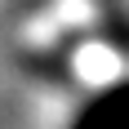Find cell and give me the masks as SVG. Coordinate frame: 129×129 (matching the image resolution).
<instances>
[{
    "mask_svg": "<svg viewBox=\"0 0 129 129\" xmlns=\"http://www.w3.org/2000/svg\"><path fill=\"white\" fill-rule=\"evenodd\" d=\"M76 129H129V80L98 93L85 107V116L76 120Z\"/></svg>",
    "mask_w": 129,
    "mask_h": 129,
    "instance_id": "cell-1",
    "label": "cell"
}]
</instances>
